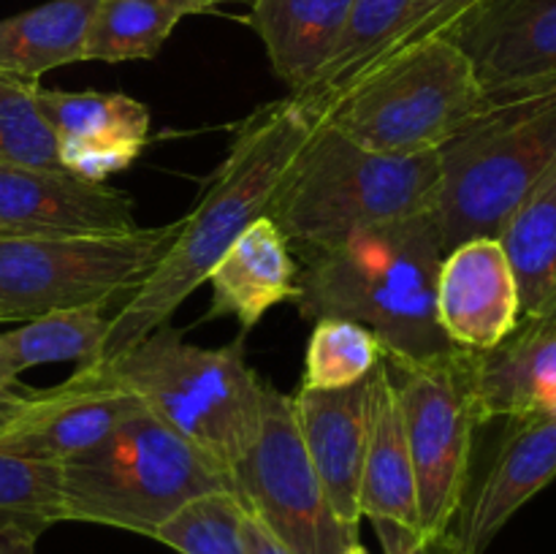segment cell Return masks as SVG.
Returning a JSON list of instances; mask_svg holds the SVG:
<instances>
[{"label":"cell","mask_w":556,"mask_h":554,"mask_svg":"<svg viewBox=\"0 0 556 554\" xmlns=\"http://www.w3.org/2000/svg\"><path fill=\"white\" fill-rule=\"evenodd\" d=\"M318 117L293 96L271 101L237 128L226 158L206 182L193 210L179 217L177 237L144 286L109 318L101 353L109 362L141 337L168 324L179 304L199 291L212 266L269 212L271 199Z\"/></svg>","instance_id":"6da1fadb"},{"label":"cell","mask_w":556,"mask_h":554,"mask_svg":"<svg viewBox=\"0 0 556 554\" xmlns=\"http://www.w3.org/2000/svg\"><path fill=\"white\" fill-rule=\"evenodd\" d=\"M443 261L434 212L364 228L337 248L299 259L302 318H345L367 326L386 362H427L451 351L438 324Z\"/></svg>","instance_id":"7a4b0ae2"},{"label":"cell","mask_w":556,"mask_h":554,"mask_svg":"<svg viewBox=\"0 0 556 554\" xmlns=\"http://www.w3.org/2000/svg\"><path fill=\"white\" fill-rule=\"evenodd\" d=\"M438 193L440 152L386 155L318 119L266 215L302 259L364 228L434 212Z\"/></svg>","instance_id":"3957f363"},{"label":"cell","mask_w":556,"mask_h":554,"mask_svg":"<svg viewBox=\"0 0 556 554\" xmlns=\"http://www.w3.org/2000/svg\"><path fill=\"white\" fill-rule=\"evenodd\" d=\"M556 166V74L486 92L481 112L440 150L434 223L443 255L497 237L510 212Z\"/></svg>","instance_id":"277c9868"},{"label":"cell","mask_w":556,"mask_h":554,"mask_svg":"<svg viewBox=\"0 0 556 554\" xmlns=\"http://www.w3.org/2000/svg\"><path fill=\"white\" fill-rule=\"evenodd\" d=\"M106 367L141 407L193 443L231 476L258 432L266 383L248 364L244 331L223 348L185 340L182 329L157 326Z\"/></svg>","instance_id":"5b68a950"},{"label":"cell","mask_w":556,"mask_h":554,"mask_svg":"<svg viewBox=\"0 0 556 554\" xmlns=\"http://www.w3.org/2000/svg\"><path fill=\"white\" fill-rule=\"evenodd\" d=\"M63 467L65 521L117 527L152 538L185 503L231 489V476L147 407Z\"/></svg>","instance_id":"8992f818"},{"label":"cell","mask_w":556,"mask_h":554,"mask_svg":"<svg viewBox=\"0 0 556 554\" xmlns=\"http://www.w3.org/2000/svg\"><path fill=\"white\" fill-rule=\"evenodd\" d=\"M486 103L470 58L454 38H432L375 65L320 119L386 155L440 152Z\"/></svg>","instance_id":"52a82bcc"},{"label":"cell","mask_w":556,"mask_h":554,"mask_svg":"<svg viewBox=\"0 0 556 554\" xmlns=\"http://www.w3.org/2000/svg\"><path fill=\"white\" fill-rule=\"evenodd\" d=\"M179 221L123 234L0 239V320H30L58 310L114 315L155 272Z\"/></svg>","instance_id":"ba28073f"},{"label":"cell","mask_w":556,"mask_h":554,"mask_svg":"<svg viewBox=\"0 0 556 554\" xmlns=\"http://www.w3.org/2000/svg\"><path fill=\"white\" fill-rule=\"evenodd\" d=\"M386 364L394 375L410 445L418 527L421 532H445L465 503L472 440L483 424L472 380V351L451 348L427 362Z\"/></svg>","instance_id":"9c48e42d"},{"label":"cell","mask_w":556,"mask_h":554,"mask_svg":"<svg viewBox=\"0 0 556 554\" xmlns=\"http://www.w3.org/2000/svg\"><path fill=\"white\" fill-rule=\"evenodd\" d=\"M231 489L291 554H345L358 527L337 516L293 416L291 394L266 386L258 432L237 465Z\"/></svg>","instance_id":"30bf717a"},{"label":"cell","mask_w":556,"mask_h":554,"mask_svg":"<svg viewBox=\"0 0 556 554\" xmlns=\"http://www.w3.org/2000/svg\"><path fill=\"white\" fill-rule=\"evenodd\" d=\"M141 402L96 362H81L63 383L30 391L0 429V451L65 462L106 438Z\"/></svg>","instance_id":"8fae6325"},{"label":"cell","mask_w":556,"mask_h":554,"mask_svg":"<svg viewBox=\"0 0 556 554\" xmlns=\"http://www.w3.org/2000/svg\"><path fill=\"white\" fill-rule=\"evenodd\" d=\"M136 226L134 201L109 182L65 168L0 166V239L98 237Z\"/></svg>","instance_id":"7c38bea8"},{"label":"cell","mask_w":556,"mask_h":554,"mask_svg":"<svg viewBox=\"0 0 556 554\" xmlns=\"http://www.w3.org/2000/svg\"><path fill=\"white\" fill-rule=\"evenodd\" d=\"M521 320L519 282L497 237L454 244L440 261L438 324L462 351L497 348Z\"/></svg>","instance_id":"4fadbf2b"},{"label":"cell","mask_w":556,"mask_h":554,"mask_svg":"<svg viewBox=\"0 0 556 554\" xmlns=\"http://www.w3.org/2000/svg\"><path fill=\"white\" fill-rule=\"evenodd\" d=\"M38 106L58 141L60 166L85 179L106 182L125 172L150 141V109L125 92L38 87Z\"/></svg>","instance_id":"5bb4252c"},{"label":"cell","mask_w":556,"mask_h":554,"mask_svg":"<svg viewBox=\"0 0 556 554\" xmlns=\"http://www.w3.org/2000/svg\"><path fill=\"white\" fill-rule=\"evenodd\" d=\"M358 511L375 525L386 554L400 552L413 536L421 532L410 445L394 375L386 362H380L369 378V429Z\"/></svg>","instance_id":"9a60e30c"},{"label":"cell","mask_w":556,"mask_h":554,"mask_svg":"<svg viewBox=\"0 0 556 554\" xmlns=\"http://www.w3.org/2000/svg\"><path fill=\"white\" fill-rule=\"evenodd\" d=\"M451 38L486 92L546 79L556 74V0H489Z\"/></svg>","instance_id":"2e32d148"},{"label":"cell","mask_w":556,"mask_h":554,"mask_svg":"<svg viewBox=\"0 0 556 554\" xmlns=\"http://www.w3.org/2000/svg\"><path fill=\"white\" fill-rule=\"evenodd\" d=\"M508 421L497 456L472 494L456 532L465 554L486 552L510 516L556 478V413H535Z\"/></svg>","instance_id":"e0dca14e"},{"label":"cell","mask_w":556,"mask_h":554,"mask_svg":"<svg viewBox=\"0 0 556 554\" xmlns=\"http://www.w3.org/2000/svg\"><path fill=\"white\" fill-rule=\"evenodd\" d=\"M369 378L348 389H313L302 383L291 394L309 462L337 516L351 527L362 521L358 489L369 429Z\"/></svg>","instance_id":"ac0fdd59"},{"label":"cell","mask_w":556,"mask_h":554,"mask_svg":"<svg viewBox=\"0 0 556 554\" xmlns=\"http://www.w3.org/2000/svg\"><path fill=\"white\" fill-rule=\"evenodd\" d=\"M206 282L212 286L206 318L231 315L248 335L271 307L296 302L299 261L277 223L264 215L212 266Z\"/></svg>","instance_id":"d6986e66"},{"label":"cell","mask_w":556,"mask_h":554,"mask_svg":"<svg viewBox=\"0 0 556 554\" xmlns=\"http://www.w3.org/2000/svg\"><path fill=\"white\" fill-rule=\"evenodd\" d=\"M483 424L556 413V320L519 324L497 348L472 353Z\"/></svg>","instance_id":"ffe728a7"},{"label":"cell","mask_w":556,"mask_h":554,"mask_svg":"<svg viewBox=\"0 0 556 554\" xmlns=\"http://www.w3.org/2000/svg\"><path fill=\"white\" fill-rule=\"evenodd\" d=\"M353 0H250V25L264 41L288 96L320 74L345 30Z\"/></svg>","instance_id":"44dd1931"},{"label":"cell","mask_w":556,"mask_h":554,"mask_svg":"<svg viewBox=\"0 0 556 554\" xmlns=\"http://www.w3.org/2000/svg\"><path fill=\"white\" fill-rule=\"evenodd\" d=\"M497 239L519 282V324L556 320V166L510 212Z\"/></svg>","instance_id":"7402d4cb"},{"label":"cell","mask_w":556,"mask_h":554,"mask_svg":"<svg viewBox=\"0 0 556 554\" xmlns=\"http://www.w3.org/2000/svg\"><path fill=\"white\" fill-rule=\"evenodd\" d=\"M98 0H49L0 20V71L38 81L71 63H85V41Z\"/></svg>","instance_id":"603a6c76"},{"label":"cell","mask_w":556,"mask_h":554,"mask_svg":"<svg viewBox=\"0 0 556 554\" xmlns=\"http://www.w3.org/2000/svg\"><path fill=\"white\" fill-rule=\"evenodd\" d=\"M413 3L416 0H353L351 11H348L345 30H342L340 41H337L329 63L293 98L313 117L320 119V114L348 87L356 85L372 65L380 63L386 49L394 43V38L405 27Z\"/></svg>","instance_id":"cb8c5ba5"},{"label":"cell","mask_w":556,"mask_h":554,"mask_svg":"<svg viewBox=\"0 0 556 554\" xmlns=\"http://www.w3.org/2000/svg\"><path fill=\"white\" fill-rule=\"evenodd\" d=\"M109 318L103 310H58L22 320L0 335V389H22L20 375L41 364L92 362L101 353Z\"/></svg>","instance_id":"d4e9b609"},{"label":"cell","mask_w":556,"mask_h":554,"mask_svg":"<svg viewBox=\"0 0 556 554\" xmlns=\"http://www.w3.org/2000/svg\"><path fill=\"white\" fill-rule=\"evenodd\" d=\"M195 0H98L85 41V60H152L179 20L204 14Z\"/></svg>","instance_id":"484cf974"},{"label":"cell","mask_w":556,"mask_h":554,"mask_svg":"<svg viewBox=\"0 0 556 554\" xmlns=\"http://www.w3.org/2000/svg\"><path fill=\"white\" fill-rule=\"evenodd\" d=\"M65 521L60 462L0 451V530L43 536Z\"/></svg>","instance_id":"4316f807"},{"label":"cell","mask_w":556,"mask_h":554,"mask_svg":"<svg viewBox=\"0 0 556 554\" xmlns=\"http://www.w3.org/2000/svg\"><path fill=\"white\" fill-rule=\"evenodd\" d=\"M383 362L380 340L356 320L318 318L313 324L304 356V386L348 389L375 373Z\"/></svg>","instance_id":"83f0119b"},{"label":"cell","mask_w":556,"mask_h":554,"mask_svg":"<svg viewBox=\"0 0 556 554\" xmlns=\"http://www.w3.org/2000/svg\"><path fill=\"white\" fill-rule=\"evenodd\" d=\"M244 514L233 489L206 492L168 516L152 538L179 554H250Z\"/></svg>","instance_id":"f1b7e54d"},{"label":"cell","mask_w":556,"mask_h":554,"mask_svg":"<svg viewBox=\"0 0 556 554\" xmlns=\"http://www.w3.org/2000/svg\"><path fill=\"white\" fill-rule=\"evenodd\" d=\"M0 166L63 168L58 141L38 106V81L0 71Z\"/></svg>","instance_id":"f546056e"},{"label":"cell","mask_w":556,"mask_h":554,"mask_svg":"<svg viewBox=\"0 0 556 554\" xmlns=\"http://www.w3.org/2000/svg\"><path fill=\"white\" fill-rule=\"evenodd\" d=\"M483 3H489V0H416L405 27L394 38V43L386 49L380 63L416 47V43L432 41V38H451Z\"/></svg>","instance_id":"4dcf8cb0"},{"label":"cell","mask_w":556,"mask_h":554,"mask_svg":"<svg viewBox=\"0 0 556 554\" xmlns=\"http://www.w3.org/2000/svg\"><path fill=\"white\" fill-rule=\"evenodd\" d=\"M394 554H465L454 530L418 532Z\"/></svg>","instance_id":"1f68e13d"},{"label":"cell","mask_w":556,"mask_h":554,"mask_svg":"<svg viewBox=\"0 0 556 554\" xmlns=\"http://www.w3.org/2000/svg\"><path fill=\"white\" fill-rule=\"evenodd\" d=\"M244 541L250 554H291L253 514H244Z\"/></svg>","instance_id":"d6a6232c"},{"label":"cell","mask_w":556,"mask_h":554,"mask_svg":"<svg viewBox=\"0 0 556 554\" xmlns=\"http://www.w3.org/2000/svg\"><path fill=\"white\" fill-rule=\"evenodd\" d=\"M38 538L25 532L0 530V554H36Z\"/></svg>","instance_id":"836d02e7"},{"label":"cell","mask_w":556,"mask_h":554,"mask_svg":"<svg viewBox=\"0 0 556 554\" xmlns=\"http://www.w3.org/2000/svg\"><path fill=\"white\" fill-rule=\"evenodd\" d=\"M30 389H0V429L22 411Z\"/></svg>","instance_id":"e575fe53"},{"label":"cell","mask_w":556,"mask_h":554,"mask_svg":"<svg viewBox=\"0 0 556 554\" xmlns=\"http://www.w3.org/2000/svg\"><path fill=\"white\" fill-rule=\"evenodd\" d=\"M195 3L204 5L206 11H212V9H215V5H220V3H231V0H195Z\"/></svg>","instance_id":"d590c367"},{"label":"cell","mask_w":556,"mask_h":554,"mask_svg":"<svg viewBox=\"0 0 556 554\" xmlns=\"http://www.w3.org/2000/svg\"><path fill=\"white\" fill-rule=\"evenodd\" d=\"M345 554H369V552H367V549H364V546H362V543H353V546H351V549H348V552H345Z\"/></svg>","instance_id":"8d00e7d4"},{"label":"cell","mask_w":556,"mask_h":554,"mask_svg":"<svg viewBox=\"0 0 556 554\" xmlns=\"http://www.w3.org/2000/svg\"><path fill=\"white\" fill-rule=\"evenodd\" d=\"M0 324H3V320H0Z\"/></svg>","instance_id":"74e56055"}]
</instances>
